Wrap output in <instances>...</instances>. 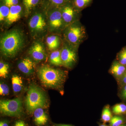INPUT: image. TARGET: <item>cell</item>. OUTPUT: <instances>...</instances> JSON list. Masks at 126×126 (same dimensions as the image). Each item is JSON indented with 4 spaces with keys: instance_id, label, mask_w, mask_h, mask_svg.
Listing matches in <instances>:
<instances>
[{
    "instance_id": "cell-1",
    "label": "cell",
    "mask_w": 126,
    "mask_h": 126,
    "mask_svg": "<svg viewBox=\"0 0 126 126\" xmlns=\"http://www.w3.org/2000/svg\"><path fill=\"white\" fill-rule=\"evenodd\" d=\"M24 44L23 34L18 30H14L5 34L1 39V52L6 58H13L21 49Z\"/></svg>"
},
{
    "instance_id": "cell-2",
    "label": "cell",
    "mask_w": 126,
    "mask_h": 126,
    "mask_svg": "<svg viewBox=\"0 0 126 126\" xmlns=\"http://www.w3.org/2000/svg\"><path fill=\"white\" fill-rule=\"evenodd\" d=\"M38 74L44 86L56 89H59L63 87L67 77L66 72L47 65L40 68Z\"/></svg>"
},
{
    "instance_id": "cell-3",
    "label": "cell",
    "mask_w": 126,
    "mask_h": 126,
    "mask_svg": "<svg viewBox=\"0 0 126 126\" xmlns=\"http://www.w3.org/2000/svg\"><path fill=\"white\" fill-rule=\"evenodd\" d=\"M26 106L30 113H33L36 109L46 108L48 102L46 95L41 89L33 84L30 86L25 100Z\"/></svg>"
},
{
    "instance_id": "cell-4",
    "label": "cell",
    "mask_w": 126,
    "mask_h": 126,
    "mask_svg": "<svg viewBox=\"0 0 126 126\" xmlns=\"http://www.w3.org/2000/svg\"><path fill=\"white\" fill-rule=\"evenodd\" d=\"M64 31L65 40L77 48L87 38L86 29L79 20L69 25Z\"/></svg>"
},
{
    "instance_id": "cell-5",
    "label": "cell",
    "mask_w": 126,
    "mask_h": 126,
    "mask_svg": "<svg viewBox=\"0 0 126 126\" xmlns=\"http://www.w3.org/2000/svg\"><path fill=\"white\" fill-rule=\"evenodd\" d=\"M0 112L2 115L12 117H19L23 113L22 103L19 98L0 101Z\"/></svg>"
},
{
    "instance_id": "cell-6",
    "label": "cell",
    "mask_w": 126,
    "mask_h": 126,
    "mask_svg": "<svg viewBox=\"0 0 126 126\" xmlns=\"http://www.w3.org/2000/svg\"><path fill=\"white\" fill-rule=\"evenodd\" d=\"M60 7L62 17L66 27L75 21L79 20L81 12L75 8L72 1L65 3Z\"/></svg>"
},
{
    "instance_id": "cell-7",
    "label": "cell",
    "mask_w": 126,
    "mask_h": 126,
    "mask_svg": "<svg viewBox=\"0 0 126 126\" xmlns=\"http://www.w3.org/2000/svg\"><path fill=\"white\" fill-rule=\"evenodd\" d=\"M67 43V44H64L61 49V58L63 65L66 68H71L77 61L76 50L78 48Z\"/></svg>"
},
{
    "instance_id": "cell-8",
    "label": "cell",
    "mask_w": 126,
    "mask_h": 126,
    "mask_svg": "<svg viewBox=\"0 0 126 126\" xmlns=\"http://www.w3.org/2000/svg\"><path fill=\"white\" fill-rule=\"evenodd\" d=\"M48 22L52 31H61L66 27L62 17L60 7H54L50 10L48 14Z\"/></svg>"
},
{
    "instance_id": "cell-9",
    "label": "cell",
    "mask_w": 126,
    "mask_h": 126,
    "mask_svg": "<svg viewBox=\"0 0 126 126\" xmlns=\"http://www.w3.org/2000/svg\"><path fill=\"white\" fill-rule=\"evenodd\" d=\"M29 26L32 33H39L44 32L47 26L44 15L41 13L34 14L30 20Z\"/></svg>"
},
{
    "instance_id": "cell-10",
    "label": "cell",
    "mask_w": 126,
    "mask_h": 126,
    "mask_svg": "<svg viewBox=\"0 0 126 126\" xmlns=\"http://www.w3.org/2000/svg\"><path fill=\"white\" fill-rule=\"evenodd\" d=\"M30 54L34 60L41 61L45 59L46 54L44 46L40 43H34L30 49Z\"/></svg>"
},
{
    "instance_id": "cell-11",
    "label": "cell",
    "mask_w": 126,
    "mask_h": 126,
    "mask_svg": "<svg viewBox=\"0 0 126 126\" xmlns=\"http://www.w3.org/2000/svg\"><path fill=\"white\" fill-rule=\"evenodd\" d=\"M22 12V7L18 5L10 7V12L5 20L8 25H11L18 21L20 18Z\"/></svg>"
},
{
    "instance_id": "cell-12",
    "label": "cell",
    "mask_w": 126,
    "mask_h": 126,
    "mask_svg": "<svg viewBox=\"0 0 126 126\" xmlns=\"http://www.w3.org/2000/svg\"><path fill=\"white\" fill-rule=\"evenodd\" d=\"M18 68L20 71L26 74H31L33 72L34 64L29 58L23 59L18 63Z\"/></svg>"
},
{
    "instance_id": "cell-13",
    "label": "cell",
    "mask_w": 126,
    "mask_h": 126,
    "mask_svg": "<svg viewBox=\"0 0 126 126\" xmlns=\"http://www.w3.org/2000/svg\"><path fill=\"white\" fill-rule=\"evenodd\" d=\"M33 113L34 121L37 126H43L47 123L48 120V116L43 108L36 109Z\"/></svg>"
},
{
    "instance_id": "cell-14",
    "label": "cell",
    "mask_w": 126,
    "mask_h": 126,
    "mask_svg": "<svg viewBox=\"0 0 126 126\" xmlns=\"http://www.w3.org/2000/svg\"><path fill=\"white\" fill-rule=\"evenodd\" d=\"M110 73L117 78H120L126 72V66L118 61H114L111 66Z\"/></svg>"
},
{
    "instance_id": "cell-15",
    "label": "cell",
    "mask_w": 126,
    "mask_h": 126,
    "mask_svg": "<svg viewBox=\"0 0 126 126\" xmlns=\"http://www.w3.org/2000/svg\"><path fill=\"white\" fill-rule=\"evenodd\" d=\"M46 43L50 50H54L58 48L60 44V41L58 36L52 35L48 36L46 39Z\"/></svg>"
},
{
    "instance_id": "cell-16",
    "label": "cell",
    "mask_w": 126,
    "mask_h": 126,
    "mask_svg": "<svg viewBox=\"0 0 126 126\" xmlns=\"http://www.w3.org/2000/svg\"><path fill=\"white\" fill-rule=\"evenodd\" d=\"M12 88L15 93H18L22 90L23 87V82L21 77L15 75L11 79Z\"/></svg>"
},
{
    "instance_id": "cell-17",
    "label": "cell",
    "mask_w": 126,
    "mask_h": 126,
    "mask_svg": "<svg viewBox=\"0 0 126 126\" xmlns=\"http://www.w3.org/2000/svg\"><path fill=\"white\" fill-rule=\"evenodd\" d=\"M94 0H72L74 6L79 11L90 6L92 4Z\"/></svg>"
},
{
    "instance_id": "cell-18",
    "label": "cell",
    "mask_w": 126,
    "mask_h": 126,
    "mask_svg": "<svg viewBox=\"0 0 126 126\" xmlns=\"http://www.w3.org/2000/svg\"><path fill=\"white\" fill-rule=\"evenodd\" d=\"M49 61L53 65L56 66L63 65L61 56V50H55L51 53L49 58Z\"/></svg>"
},
{
    "instance_id": "cell-19",
    "label": "cell",
    "mask_w": 126,
    "mask_h": 126,
    "mask_svg": "<svg viewBox=\"0 0 126 126\" xmlns=\"http://www.w3.org/2000/svg\"><path fill=\"white\" fill-rule=\"evenodd\" d=\"M40 0H23L26 14L29 13L38 4Z\"/></svg>"
},
{
    "instance_id": "cell-20",
    "label": "cell",
    "mask_w": 126,
    "mask_h": 126,
    "mask_svg": "<svg viewBox=\"0 0 126 126\" xmlns=\"http://www.w3.org/2000/svg\"><path fill=\"white\" fill-rule=\"evenodd\" d=\"M10 7L5 5L1 6L0 7V21L2 22L5 20L10 12Z\"/></svg>"
},
{
    "instance_id": "cell-21",
    "label": "cell",
    "mask_w": 126,
    "mask_h": 126,
    "mask_svg": "<svg viewBox=\"0 0 126 126\" xmlns=\"http://www.w3.org/2000/svg\"><path fill=\"white\" fill-rule=\"evenodd\" d=\"M9 65L1 61L0 62V77L6 78L9 73Z\"/></svg>"
},
{
    "instance_id": "cell-22",
    "label": "cell",
    "mask_w": 126,
    "mask_h": 126,
    "mask_svg": "<svg viewBox=\"0 0 126 126\" xmlns=\"http://www.w3.org/2000/svg\"><path fill=\"white\" fill-rule=\"evenodd\" d=\"M112 114L109 107H107L103 109L102 113V119L104 122L110 121L112 118Z\"/></svg>"
},
{
    "instance_id": "cell-23",
    "label": "cell",
    "mask_w": 126,
    "mask_h": 126,
    "mask_svg": "<svg viewBox=\"0 0 126 126\" xmlns=\"http://www.w3.org/2000/svg\"><path fill=\"white\" fill-rule=\"evenodd\" d=\"M113 112L116 115H119L126 111V106L123 104H117L113 107Z\"/></svg>"
},
{
    "instance_id": "cell-24",
    "label": "cell",
    "mask_w": 126,
    "mask_h": 126,
    "mask_svg": "<svg viewBox=\"0 0 126 126\" xmlns=\"http://www.w3.org/2000/svg\"><path fill=\"white\" fill-rule=\"evenodd\" d=\"M117 58L119 63L126 66V46L123 47L118 53Z\"/></svg>"
},
{
    "instance_id": "cell-25",
    "label": "cell",
    "mask_w": 126,
    "mask_h": 126,
    "mask_svg": "<svg viewBox=\"0 0 126 126\" xmlns=\"http://www.w3.org/2000/svg\"><path fill=\"white\" fill-rule=\"evenodd\" d=\"M52 6L54 7H60L67 2L72 0H48Z\"/></svg>"
},
{
    "instance_id": "cell-26",
    "label": "cell",
    "mask_w": 126,
    "mask_h": 126,
    "mask_svg": "<svg viewBox=\"0 0 126 126\" xmlns=\"http://www.w3.org/2000/svg\"><path fill=\"white\" fill-rule=\"evenodd\" d=\"M110 122V126H120L123 123V120L121 117L115 116L112 117Z\"/></svg>"
},
{
    "instance_id": "cell-27",
    "label": "cell",
    "mask_w": 126,
    "mask_h": 126,
    "mask_svg": "<svg viewBox=\"0 0 126 126\" xmlns=\"http://www.w3.org/2000/svg\"><path fill=\"white\" fill-rule=\"evenodd\" d=\"M9 93V88L7 84L3 83L0 84V94L1 96L8 95Z\"/></svg>"
},
{
    "instance_id": "cell-28",
    "label": "cell",
    "mask_w": 126,
    "mask_h": 126,
    "mask_svg": "<svg viewBox=\"0 0 126 126\" xmlns=\"http://www.w3.org/2000/svg\"><path fill=\"white\" fill-rule=\"evenodd\" d=\"M5 5L6 6L10 7L18 5L19 0H5L3 1Z\"/></svg>"
},
{
    "instance_id": "cell-29",
    "label": "cell",
    "mask_w": 126,
    "mask_h": 126,
    "mask_svg": "<svg viewBox=\"0 0 126 126\" xmlns=\"http://www.w3.org/2000/svg\"><path fill=\"white\" fill-rule=\"evenodd\" d=\"M120 84L125 86L126 85V72L121 77L119 78Z\"/></svg>"
},
{
    "instance_id": "cell-30",
    "label": "cell",
    "mask_w": 126,
    "mask_h": 126,
    "mask_svg": "<svg viewBox=\"0 0 126 126\" xmlns=\"http://www.w3.org/2000/svg\"><path fill=\"white\" fill-rule=\"evenodd\" d=\"M14 126H26V125L24 122L19 120L16 122Z\"/></svg>"
},
{
    "instance_id": "cell-31",
    "label": "cell",
    "mask_w": 126,
    "mask_h": 126,
    "mask_svg": "<svg viewBox=\"0 0 126 126\" xmlns=\"http://www.w3.org/2000/svg\"><path fill=\"white\" fill-rule=\"evenodd\" d=\"M122 96L125 99H126V85L124 86L122 92Z\"/></svg>"
},
{
    "instance_id": "cell-32",
    "label": "cell",
    "mask_w": 126,
    "mask_h": 126,
    "mask_svg": "<svg viewBox=\"0 0 126 126\" xmlns=\"http://www.w3.org/2000/svg\"><path fill=\"white\" fill-rule=\"evenodd\" d=\"M0 126H9V124L6 121H1L0 122Z\"/></svg>"
},
{
    "instance_id": "cell-33",
    "label": "cell",
    "mask_w": 126,
    "mask_h": 126,
    "mask_svg": "<svg viewBox=\"0 0 126 126\" xmlns=\"http://www.w3.org/2000/svg\"><path fill=\"white\" fill-rule=\"evenodd\" d=\"M58 126H72L69 125H60Z\"/></svg>"
},
{
    "instance_id": "cell-34",
    "label": "cell",
    "mask_w": 126,
    "mask_h": 126,
    "mask_svg": "<svg viewBox=\"0 0 126 126\" xmlns=\"http://www.w3.org/2000/svg\"><path fill=\"white\" fill-rule=\"evenodd\" d=\"M105 126V125H101V126Z\"/></svg>"
},
{
    "instance_id": "cell-35",
    "label": "cell",
    "mask_w": 126,
    "mask_h": 126,
    "mask_svg": "<svg viewBox=\"0 0 126 126\" xmlns=\"http://www.w3.org/2000/svg\"><path fill=\"white\" fill-rule=\"evenodd\" d=\"M120 126H124V125H121Z\"/></svg>"
}]
</instances>
